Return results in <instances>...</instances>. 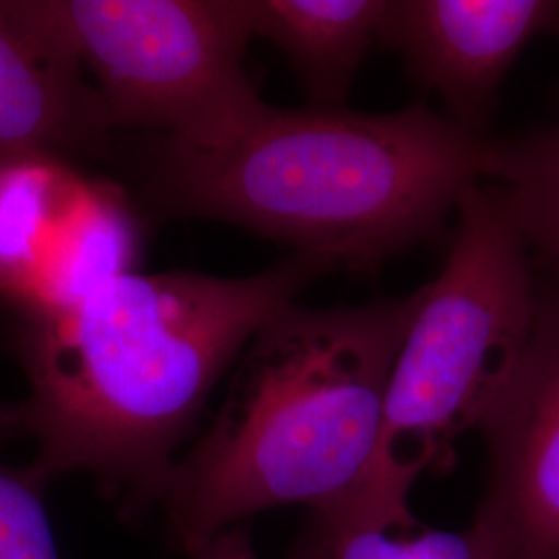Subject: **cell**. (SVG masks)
Here are the masks:
<instances>
[{"mask_svg": "<svg viewBox=\"0 0 559 559\" xmlns=\"http://www.w3.org/2000/svg\"><path fill=\"white\" fill-rule=\"evenodd\" d=\"M295 253L245 278L129 272L59 311L25 316L15 353L32 394L27 466L48 485L85 473L127 519L160 501L175 450L261 323L330 272Z\"/></svg>", "mask_w": 559, "mask_h": 559, "instance_id": "obj_1", "label": "cell"}, {"mask_svg": "<svg viewBox=\"0 0 559 559\" xmlns=\"http://www.w3.org/2000/svg\"><path fill=\"white\" fill-rule=\"evenodd\" d=\"M498 143L420 104L371 115L260 100L200 138H156L138 170L170 216L237 224L371 274L440 235L462 195L493 179Z\"/></svg>", "mask_w": 559, "mask_h": 559, "instance_id": "obj_2", "label": "cell"}, {"mask_svg": "<svg viewBox=\"0 0 559 559\" xmlns=\"http://www.w3.org/2000/svg\"><path fill=\"white\" fill-rule=\"evenodd\" d=\"M411 307V297L336 309L288 302L261 323L233 362L216 419L164 483L158 506L175 547L191 556L286 503H309L318 516L357 489Z\"/></svg>", "mask_w": 559, "mask_h": 559, "instance_id": "obj_3", "label": "cell"}, {"mask_svg": "<svg viewBox=\"0 0 559 559\" xmlns=\"http://www.w3.org/2000/svg\"><path fill=\"white\" fill-rule=\"evenodd\" d=\"M456 210L440 274L411 297L369 471L355 491L311 519L293 559H323L353 531H415V483L454 464V443L479 427L526 348L539 295L508 201L501 189L475 185Z\"/></svg>", "mask_w": 559, "mask_h": 559, "instance_id": "obj_4", "label": "cell"}, {"mask_svg": "<svg viewBox=\"0 0 559 559\" xmlns=\"http://www.w3.org/2000/svg\"><path fill=\"white\" fill-rule=\"evenodd\" d=\"M117 127L200 138L261 100L242 57L245 0H32Z\"/></svg>", "mask_w": 559, "mask_h": 559, "instance_id": "obj_5", "label": "cell"}, {"mask_svg": "<svg viewBox=\"0 0 559 559\" xmlns=\"http://www.w3.org/2000/svg\"><path fill=\"white\" fill-rule=\"evenodd\" d=\"M141 226L119 185L48 156L0 160V299L59 311L135 272Z\"/></svg>", "mask_w": 559, "mask_h": 559, "instance_id": "obj_6", "label": "cell"}, {"mask_svg": "<svg viewBox=\"0 0 559 559\" xmlns=\"http://www.w3.org/2000/svg\"><path fill=\"white\" fill-rule=\"evenodd\" d=\"M479 427L489 485L477 520L500 559H559V293L537 297L526 348Z\"/></svg>", "mask_w": 559, "mask_h": 559, "instance_id": "obj_7", "label": "cell"}, {"mask_svg": "<svg viewBox=\"0 0 559 559\" xmlns=\"http://www.w3.org/2000/svg\"><path fill=\"white\" fill-rule=\"evenodd\" d=\"M540 36L559 38V0H392L381 44L448 119L483 133L508 71Z\"/></svg>", "mask_w": 559, "mask_h": 559, "instance_id": "obj_8", "label": "cell"}, {"mask_svg": "<svg viewBox=\"0 0 559 559\" xmlns=\"http://www.w3.org/2000/svg\"><path fill=\"white\" fill-rule=\"evenodd\" d=\"M115 124L32 0H0V160L108 154Z\"/></svg>", "mask_w": 559, "mask_h": 559, "instance_id": "obj_9", "label": "cell"}, {"mask_svg": "<svg viewBox=\"0 0 559 559\" xmlns=\"http://www.w3.org/2000/svg\"><path fill=\"white\" fill-rule=\"evenodd\" d=\"M392 0H245L253 36L276 44L313 106H344L362 60L381 41Z\"/></svg>", "mask_w": 559, "mask_h": 559, "instance_id": "obj_10", "label": "cell"}, {"mask_svg": "<svg viewBox=\"0 0 559 559\" xmlns=\"http://www.w3.org/2000/svg\"><path fill=\"white\" fill-rule=\"evenodd\" d=\"M493 179L526 245L559 270V120L522 141H500Z\"/></svg>", "mask_w": 559, "mask_h": 559, "instance_id": "obj_11", "label": "cell"}, {"mask_svg": "<svg viewBox=\"0 0 559 559\" xmlns=\"http://www.w3.org/2000/svg\"><path fill=\"white\" fill-rule=\"evenodd\" d=\"M323 559H500V549L493 535L475 519L459 533L353 531L334 540Z\"/></svg>", "mask_w": 559, "mask_h": 559, "instance_id": "obj_12", "label": "cell"}, {"mask_svg": "<svg viewBox=\"0 0 559 559\" xmlns=\"http://www.w3.org/2000/svg\"><path fill=\"white\" fill-rule=\"evenodd\" d=\"M44 489L27 466L0 464V559H60Z\"/></svg>", "mask_w": 559, "mask_h": 559, "instance_id": "obj_13", "label": "cell"}, {"mask_svg": "<svg viewBox=\"0 0 559 559\" xmlns=\"http://www.w3.org/2000/svg\"><path fill=\"white\" fill-rule=\"evenodd\" d=\"M191 559H258L247 526H233L203 545Z\"/></svg>", "mask_w": 559, "mask_h": 559, "instance_id": "obj_14", "label": "cell"}, {"mask_svg": "<svg viewBox=\"0 0 559 559\" xmlns=\"http://www.w3.org/2000/svg\"><path fill=\"white\" fill-rule=\"evenodd\" d=\"M25 431L23 404H4L0 402V438L15 436Z\"/></svg>", "mask_w": 559, "mask_h": 559, "instance_id": "obj_15", "label": "cell"}]
</instances>
